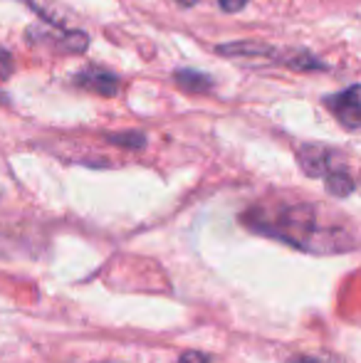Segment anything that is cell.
Returning <instances> with one entry per match:
<instances>
[{"instance_id":"8fae6325","label":"cell","mask_w":361,"mask_h":363,"mask_svg":"<svg viewBox=\"0 0 361 363\" xmlns=\"http://www.w3.org/2000/svg\"><path fill=\"white\" fill-rule=\"evenodd\" d=\"M179 3H181V5H196L198 0H179Z\"/></svg>"},{"instance_id":"277c9868","label":"cell","mask_w":361,"mask_h":363,"mask_svg":"<svg viewBox=\"0 0 361 363\" xmlns=\"http://www.w3.org/2000/svg\"><path fill=\"white\" fill-rule=\"evenodd\" d=\"M218 52L226 55V57H270L272 50L265 48V45L257 43H231V45H221Z\"/></svg>"},{"instance_id":"5b68a950","label":"cell","mask_w":361,"mask_h":363,"mask_svg":"<svg viewBox=\"0 0 361 363\" xmlns=\"http://www.w3.org/2000/svg\"><path fill=\"white\" fill-rule=\"evenodd\" d=\"M176 82H179L183 89L193 91V94H203L206 89H211V79L201 72H191V69L176 74Z\"/></svg>"},{"instance_id":"6da1fadb","label":"cell","mask_w":361,"mask_h":363,"mask_svg":"<svg viewBox=\"0 0 361 363\" xmlns=\"http://www.w3.org/2000/svg\"><path fill=\"white\" fill-rule=\"evenodd\" d=\"M327 106L347 129H361V84L339 91L327 101Z\"/></svg>"},{"instance_id":"ba28073f","label":"cell","mask_w":361,"mask_h":363,"mask_svg":"<svg viewBox=\"0 0 361 363\" xmlns=\"http://www.w3.org/2000/svg\"><path fill=\"white\" fill-rule=\"evenodd\" d=\"M248 0H221V8L226 10V13H238V10L245 8Z\"/></svg>"},{"instance_id":"8992f818","label":"cell","mask_w":361,"mask_h":363,"mask_svg":"<svg viewBox=\"0 0 361 363\" xmlns=\"http://www.w3.org/2000/svg\"><path fill=\"white\" fill-rule=\"evenodd\" d=\"M324 178H327V188H329V193H332V196L344 198V196H349V193L354 191V181H352V176H349V173L332 171L329 176H324Z\"/></svg>"},{"instance_id":"7a4b0ae2","label":"cell","mask_w":361,"mask_h":363,"mask_svg":"<svg viewBox=\"0 0 361 363\" xmlns=\"http://www.w3.org/2000/svg\"><path fill=\"white\" fill-rule=\"evenodd\" d=\"M334 153L322 146H304L299 148V166L304 168L307 176H329L334 171Z\"/></svg>"},{"instance_id":"9c48e42d","label":"cell","mask_w":361,"mask_h":363,"mask_svg":"<svg viewBox=\"0 0 361 363\" xmlns=\"http://www.w3.org/2000/svg\"><path fill=\"white\" fill-rule=\"evenodd\" d=\"M179 363H208V359L203 354H198V351H188V354L181 356Z\"/></svg>"},{"instance_id":"52a82bcc","label":"cell","mask_w":361,"mask_h":363,"mask_svg":"<svg viewBox=\"0 0 361 363\" xmlns=\"http://www.w3.org/2000/svg\"><path fill=\"white\" fill-rule=\"evenodd\" d=\"M111 141H116V144H121V146H141L144 144V139L141 136H111Z\"/></svg>"},{"instance_id":"30bf717a","label":"cell","mask_w":361,"mask_h":363,"mask_svg":"<svg viewBox=\"0 0 361 363\" xmlns=\"http://www.w3.org/2000/svg\"><path fill=\"white\" fill-rule=\"evenodd\" d=\"M292 363H322V361H317V359H294Z\"/></svg>"},{"instance_id":"3957f363","label":"cell","mask_w":361,"mask_h":363,"mask_svg":"<svg viewBox=\"0 0 361 363\" xmlns=\"http://www.w3.org/2000/svg\"><path fill=\"white\" fill-rule=\"evenodd\" d=\"M77 84L87 86V89L96 91V94L104 96H114L119 91V79H116L111 72H104V69H82L77 74Z\"/></svg>"}]
</instances>
